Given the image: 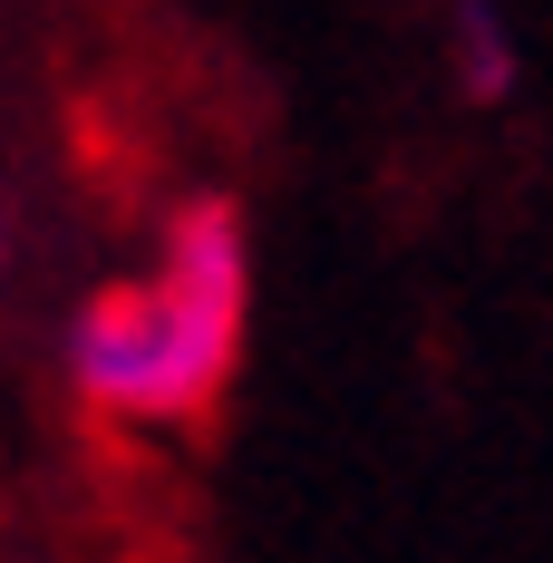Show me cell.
<instances>
[{"instance_id": "6da1fadb", "label": "cell", "mask_w": 553, "mask_h": 563, "mask_svg": "<svg viewBox=\"0 0 553 563\" xmlns=\"http://www.w3.org/2000/svg\"><path fill=\"white\" fill-rule=\"evenodd\" d=\"M253 331V224L233 195H185L146 273L98 282L68 321H58V379L88 418L117 428H195Z\"/></svg>"}, {"instance_id": "7a4b0ae2", "label": "cell", "mask_w": 553, "mask_h": 563, "mask_svg": "<svg viewBox=\"0 0 553 563\" xmlns=\"http://www.w3.org/2000/svg\"><path fill=\"white\" fill-rule=\"evenodd\" d=\"M438 49H446V88L466 108H515L524 98V30L505 0H438Z\"/></svg>"}]
</instances>
